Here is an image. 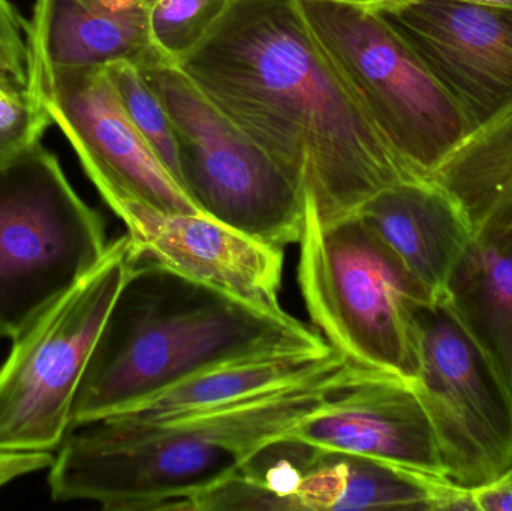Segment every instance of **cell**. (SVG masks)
Returning <instances> with one entry per match:
<instances>
[{
	"label": "cell",
	"mask_w": 512,
	"mask_h": 511,
	"mask_svg": "<svg viewBox=\"0 0 512 511\" xmlns=\"http://www.w3.org/2000/svg\"><path fill=\"white\" fill-rule=\"evenodd\" d=\"M330 224L411 174L322 50L297 0H230L177 62Z\"/></svg>",
	"instance_id": "cell-1"
},
{
	"label": "cell",
	"mask_w": 512,
	"mask_h": 511,
	"mask_svg": "<svg viewBox=\"0 0 512 511\" xmlns=\"http://www.w3.org/2000/svg\"><path fill=\"white\" fill-rule=\"evenodd\" d=\"M369 372L340 354L297 383L168 425L137 429L102 419L78 426L50 467L51 497L108 511L180 510Z\"/></svg>",
	"instance_id": "cell-2"
},
{
	"label": "cell",
	"mask_w": 512,
	"mask_h": 511,
	"mask_svg": "<svg viewBox=\"0 0 512 511\" xmlns=\"http://www.w3.org/2000/svg\"><path fill=\"white\" fill-rule=\"evenodd\" d=\"M321 333L138 257L96 339L71 429L114 416L198 372L246 357L325 351Z\"/></svg>",
	"instance_id": "cell-3"
},
{
	"label": "cell",
	"mask_w": 512,
	"mask_h": 511,
	"mask_svg": "<svg viewBox=\"0 0 512 511\" xmlns=\"http://www.w3.org/2000/svg\"><path fill=\"white\" fill-rule=\"evenodd\" d=\"M298 285L310 320L349 362L417 383L420 309L435 303L378 234L352 215L321 224L306 210Z\"/></svg>",
	"instance_id": "cell-4"
},
{
	"label": "cell",
	"mask_w": 512,
	"mask_h": 511,
	"mask_svg": "<svg viewBox=\"0 0 512 511\" xmlns=\"http://www.w3.org/2000/svg\"><path fill=\"white\" fill-rule=\"evenodd\" d=\"M310 30L391 152L429 179L472 129L408 42L372 9L297 0Z\"/></svg>",
	"instance_id": "cell-5"
},
{
	"label": "cell",
	"mask_w": 512,
	"mask_h": 511,
	"mask_svg": "<svg viewBox=\"0 0 512 511\" xmlns=\"http://www.w3.org/2000/svg\"><path fill=\"white\" fill-rule=\"evenodd\" d=\"M107 248L101 215L41 143L0 165V338L17 339Z\"/></svg>",
	"instance_id": "cell-6"
},
{
	"label": "cell",
	"mask_w": 512,
	"mask_h": 511,
	"mask_svg": "<svg viewBox=\"0 0 512 511\" xmlns=\"http://www.w3.org/2000/svg\"><path fill=\"white\" fill-rule=\"evenodd\" d=\"M140 71L167 108L180 185L200 212L268 245L300 242L306 201L285 171L177 63Z\"/></svg>",
	"instance_id": "cell-7"
},
{
	"label": "cell",
	"mask_w": 512,
	"mask_h": 511,
	"mask_svg": "<svg viewBox=\"0 0 512 511\" xmlns=\"http://www.w3.org/2000/svg\"><path fill=\"white\" fill-rule=\"evenodd\" d=\"M138 254L128 234L17 339L0 368V450L51 452L71 431L72 405L96 339Z\"/></svg>",
	"instance_id": "cell-8"
},
{
	"label": "cell",
	"mask_w": 512,
	"mask_h": 511,
	"mask_svg": "<svg viewBox=\"0 0 512 511\" xmlns=\"http://www.w3.org/2000/svg\"><path fill=\"white\" fill-rule=\"evenodd\" d=\"M418 392L448 479L475 489L512 467V401L447 302L420 309Z\"/></svg>",
	"instance_id": "cell-9"
},
{
	"label": "cell",
	"mask_w": 512,
	"mask_h": 511,
	"mask_svg": "<svg viewBox=\"0 0 512 511\" xmlns=\"http://www.w3.org/2000/svg\"><path fill=\"white\" fill-rule=\"evenodd\" d=\"M29 80L110 209L140 201L162 212L201 213L129 119L107 66L29 65Z\"/></svg>",
	"instance_id": "cell-10"
},
{
	"label": "cell",
	"mask_w": 512,
	"mask_h": 511,
	"mask_svg": "<svg viewBox=\"0 0 512 511\" xmlns=\"http://www.w3.org/2000/svg\"><path fill=\"white\" fill-rule=\"evenodd\" d=\"M378 12L417 53L472 131L512 105V8L396 0Z\"/></svg>",
	"instance_id": "cell-11"
},
{
	"label": "cell",
	"mask_w": 512,
	"mask_h": 511,
	"mask_svg": "<svg viewBox=\"0 0 512 511\" xmlns=\"http://www.w3.org/2000/svg\"><path fill=\"white\" fill-rule=\"evenodd\" d=\"M138 257L267 311L279 302L283 248L240 233L204 213H170L140 201L117 204Z\"/></svg>",
	"instance_id": "cell-12"
},
{
	"label": "cell",
	"mask_w": 512,
	"mask_h": 511,
	"mask_svg": "<svg viewBox=\"0 0 512 511\" xmlns=\"http://www.w3.org/2000/svg\"><path fill=\"white\" fill-rule=\"evenodd\" d=\"M282 438L447 477L417 383L396 375L369 372L325 399Z\"/></svg>",
	"instance_id": "cell-13"
},
{
	"label": "cell",
	"mask_w": 512,
	"mask_h": 511,
	"mask_svg": "<svg viewBox=\"0 0 512 511\" xmlns=\"http://www.w3.org/2000/svg\"><path fill=\"white\" fill-rule=\"evenodd\" d=\"M283 510L475 511L472 489L448 477L300 443Z\"/></svg>",
	"instance_id": "cell-14"
},
{
	"label": "cell",
	"mask_w": 512,
	"mask_h": 511,
	"mask_svg": "<svg viewBox=\"0 0 512 511\" xmlns=\"http://www.w3.org/2000/svg\"><path fill=\"white\" fill-rule=\"evenodd\" d=\"M150 0H35L24 24L29 65L90 68L129 62L138 69L173 62L153 42Z\"/></svg>",
	"instance_id": "cell-15"
},
{
	"label": "cell",
	"mask_w": 512,
	"mask_h": 511,
	"mask_svg": "<svg viewBox=\"0 0 512 511\" xmlns=\"http://www.w3.org/2000/svg\"><path fill=\"white\" fill-rule=\"evenodd\" d=\"M435 303L447 302L474 234L453 198L429 179L403 180L355 212Z\"/></svg>",
	"instance_id": "cell-16"
},
{
	"label": "cell",
	"mask_w": 512,
	"mask_h": 511,
	"mask_svg": "<svg viewBox=\"0 0 512 511\" xmlns=\"http://www.w3.org/2000/svg\"><path fill=\"white\" fill-rule=\"evenodd\" d=\"M339 356V351L331 347L325 351H288L234 360L198 372L105 419L126 428L168 425L297 383Z\"/></svg>",
	"instance_id": "cell-17"
},
{
	"label": "cell",
	"mask_w": 512,
	"mask_h": 511,
	"mask_svg": "<svg viewBox=\"0 0 512 511\" xmlns=\"http://www.w3.org/2000/svg\"><path fill=\"white\" fill-rule=\"evenodd\" d=\"M429 180L453 198L477 242L512 254V105L463 138Z\"/></svg>",
	"instance_id": "cell-18"
},
{
	"label": "cell",
	"mask_w": 512,
	"mask_h": 511,
	"mask_svg": "<svg viewBox=\"0 0 512 511\" xmlns=\"http://www.w3.org/2000/svg\"><path fill=\"white\" fill-rule=\"evenodd\" d=\"M512 401V254L474 239L447 300Z\"/></svg>",
	"instance_id": "cell-19"
},
{
	"label": "cell",
	"mask_w": 512,
	"mask_h": 511,
	"mask_svg": "<svg viewBox=\"0 0 512 511\" xmlns=\"http://www.w3.org/2000/svg\"><path fill=\"white\" fill-rule=\"evenodd\" d=\"M107 72L129 119L180 185L179 149L164 102L132 63H111Z\"/></svg>",
	"instance_id": "cell-20"
},
{
	"label": "cell",
	"mask_w": 512,
	"mask_h": 511,
	"mask_svg": "<svg viewBox=\"0 0 512 511\" xmlns=\"http://www.w3.org/2000/svg\"><path fill=\"white\" fill-rule=\"evenodd\" d=\"M230 0H150L149 26L159 50L179 62L219 20Z\"/></svg>",
	"instance_id": "cell-21"
},
{
	"label": "cell",
	"mask_w": 512,
	"mask_h": 511,
	"mask_svg": "<svg viewBox=\"0 0 512 511\" xmlns=\"http://www.w3.org/2000/svg\"><path fill=\"white\" fill-rule=\"evenodd\" d=\"M51 125L53 120L30 83L0 78V165L41 143Z\"/></svg>",
	"instance_id": "cell-22"
},
{
	"label": "cell",
	"mask_w": 512,
	"mask_h": 511,
	"mask_svg": "<svg viewBox=\"0 0 512 511\" xmlns=\"http://www.w3.org/2000/svg\"><path fill=\"white\" fill-rule=\"evenodd\" d=\"M24 21L9 0H0V78L29 84V53Z\"/></svg>",
	"instance_id": "cell-23"
},
{
	"label": "cell",
	"mask_w": 512,
	"mask_h": 511,
	"mask_svg": "<svg viewBox=\"0 0 512 511\" xmlns=\"http://www.w3.org/2000/svg\"><path fill=\"white\" fill-rule=\"evenodd\" d=\"M53 462L50 452L0 450V488L18 477L50 468Z\"/></svg>",
	"instance_id": "cell-24"
},
{
	"label": "cell",
	"mask_w": 512,
	"mask_h": 511,
	"mask_svg": "<svg viewBox=\"0 0 512 511\" xmlns=\"http://www.w3.org/2000/svg\"><path fill=\"white\" fill-rule=\"evenodd\" d=\"M475 510L512 511V467L486 485L472 489Z\"/></svg>",
	"instance_id": "cell-25"
},
{
	"label": "cell",
	"mask_w": 512,
	"mask_h": 511,
	"mask_svg": "<svg viewBox=\"0 0 512 511\" xmlns=\"http://www.w3.org/2000/svg\"><path fill=\"white\" fill-rule=\"evenodd\" d=\"M336 2L348 3V5L360 6V8L378 9L390 5L396 0H336Z\"/></svg>",
	"instance_id": "cell-26"
},
{
	"label": "cell",
	"mask_w": 512,
	"mask_h": 511,
	"mask_svg": "<svg viewBox=\"0 0 512 511\" xmlns=\"http://www.w3.org/2000/svg\"><path fill=\"white\" fill-rule=\"evenodd\" d=\"M454 2L471 3V5L499 6V8H512V0H454Z\"/></svg>",
	"instance_id": "cell-27"
}]
</instances>
